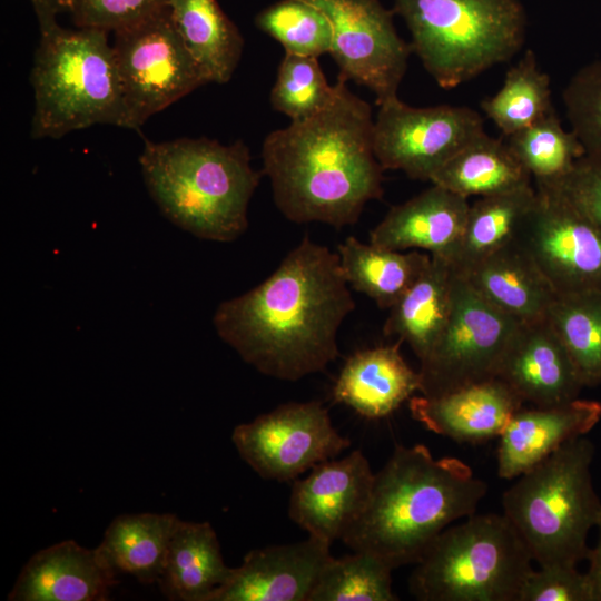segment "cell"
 <instances>
[{
	"mask_svg": "<svg viewBox=\"0 0 601 601\" xmlns=\"http://www.w3.org/2000/svg\"><path fill=\"white\" fill-rule=\"evenodd\" d=\"M354 308L338 254L305 236L264 282L223 302L213 322L244 362L295 382L337 358L338 329Z\"/></svg>",
	"mask_w": 601,
	"mask_h": 601,
	"instance_id": "cell-1",
	"label": "cell"
},
{
	"mask_svg": "<svg viewBox=\"0 0 601 601\" xmlns=\"http://www.w3.org/2000/svg\"><path fill=\"white\" fill-rule=\"evenodd\" d=\"M337 78L333 101L318 114L269 132L263 174L288 220L353 225L365 205L383 196V171L373 148L372 108Z\"/></svg>",
	"mask_w": 601,
	"mask_h": 601,
	"instance_id": "cell-2",
	"label": "cell"
},
{
	"mask_svg": "<svg viewBox=\"0 0 601 601\" xmlns=\"http://www.w3.org/2000/svg\"><path fill=\"white\" fill-rule=\"evenodd\" d=\"M486 492V483L463 461L435 459L423 444L396 445L342 541L393 570L416 563L450 524L475 513Z\"/></svg>",
	"mask_w": 601,
	"mask_h": 601,
	"instance_id": "cell-3",
	"label": "cell"
},
{
	"mask_svg": "<svg viewBox=\"0 0 601 601\" xmlns=\"http://www.w3.org/2000/svg\"><path fill=\"white\" fill-rule=\"evenodd\" d=\"M150 196L162 214L198 238L231 242L248 227L249 201L262 173L248 147L208 138L145 139L139 157Z\"/></svg>",
	"mask_w": 601,
	"mask_h": 601,
	"instance_id": "cell-4",
	"label": "cell"
},
{
	"mask_svg": "<svg viewBox=\"0 0 601 601\" xmlns=\"http://www.w3.org/2000/svg\"><path fill=\"white\" fill-rule=\"evenodd\" d=\"M40 40L30 82L35 111L33 139L60 138L98 124L122 127L120 79L108 32L39 23Z\"/></svg>",
	"mask_w": 601,
	"mask_h": 601,
	"instance_id": "cell-5",
	"label": "cell"
},
{
	"mask_svg": "<svg viewBox=\"0 0 601 601\" xmlns=\"http://www.w3.org/2000/svg\"><path fill=\"white\" fill-rule=\"evenodd\" d=\"M593 443L573 439L528 470L502 496L503 514L540 566L577 565L601 511L591 476Z\"/></svg>",
	"mask_w": 601,
	"mask_h": 601,
	"instance_id": "cell-6",
	"label": "cell"
},
{
	"mask_svg": "<svg viewBox=\"0 0 601 601\" xmlns=\"http://www.w3.org/2000/svg\"><path fill=\"white\" fill-rule=\"evenodd\" d=\"M412 51L443 89H453L509 61L523 47L520 0H394Z\"/></svg>",
	"mask_w": 601,
	"mask_h": 601,
	"instance_id": "cell-7",
	"label": "cell"
},
{
	"mask_svg": "<svg viewBox=\"0 0 601 601\" xmlns=\"http://www.w3.org/2000/svg\"><path fill=\"white\" fill-rule=\"evenodd\" d=\"M532 555L504 514H472L442 531L410 577L421 601H518Z\"/></svg>",
	"mask_w": 601,
	"mask_h": 601,
	"instance_id": "cell-8",
	"label": "cell"
},
{
	"mask_svg": "<svg viewBox=\"0 0 601 601\" xmlns=\"http://www.w3.org/2000/svg\"><path fill=\"white\" fill-rule=\"evenodd\" d=\"M114 33L124 128L138 130L152 115L208 83L180 38L169 8Z\"/></svg>",
	"mask_w": 601,
	"mask_h": 601,
	"instance_id": "cell-9",
	"label": "cell"
},
{
	"mask_svg": "<svg viewBox=\"0 0 601 601\" xmlns=\"http://www.w3.org/2000/svg\"><path fill=\"white\" fill-rule=\"evenodd\" d=\"M521 323L493 307L456 275L450 319L420 362L421 395L437 396L495 378Z\"/></svg>",
	"mask_w": 601,
	"mask_h": 601,
	"instance_id": "cell-10",
	"label": "cell"
},
{
	"mask_svg": "<svg viewBox=\"0 0 601 601\" xmlns=\"http://www.w3.org/2000/svg\"><path fill=\"white\" fill-rule=\"evenodd\" d=\"M373 148L384 170L431 181L435 173L472 140L484 134L481 115L469 107L417 108L398 97L378 105Z\"/></svg>",
	"mask_w": 601,
	"mask_h": 601,
	"instance_id": "cell-11",
	"label": "cell"
},
{
	"mask_svg": "<svg viewBox=\"0 0 601 601\" xmlns=\"http://www.w3.org/2000/svg\"><path fill=\"white\" fill-rule=\"evenodd\" d=\"M240 457L263 479L287 482L351 444L317 401L289 402L234 428Z\"/></svg>",
	"mask_w": 601,
	"mask_h": 601,
	"instance_id": "cell-12",
	"label": "cell"
},
{
	"mask_svg": "<svg viewBox=\"0 0 601 601\" xmlns=\"http://www.w3.org/2000/svg\"><path fill=\"white\" fill-rule=\"evenodd\" d=\"M332 26L329 53L338 77L370 89L376 105L397 97L412 52L396 32L393 12L378 0H305Z\"/></svg>",
	"mask_w": 601,
	"mask_h": 601,
	"instance_id": "cell-13",
	"label": "cell"
},
{
	"mask_svg": "<svg viewBox=\"0 0 601 601\" xmlns=\"http://www.w3.org/2000/svg\"><path fill=\"white\" fill-rule=\"evenodd\" d=\"M535 190L515 243L558 294L601 288V226L558 189Z\"/></svg>",
	"mask_w": 601,
	"mask_h": 601,
	"instance_id": "cell-14",
	"label": "cell"
},
{
	"mask_svg": "<svg viewBox=\"0 0 601 601\" xmlns=\"http://www.w3.org/2000/svg\"><path fill=\"white\" fill-rule=\"evenodd\" d=\"M374 477L368 460L359 450L341 460L321 462L305 479L295 480L288 515L311 536L332 544L342 540L364 512Z\"/></svg>",
	"mask_w": 601,
	"mask_h": 601,
	"instance_id": "cell-15",
	"label": "cell"
},
{
	"mask_svg": "<svg viewBox=\"0 0 601 601\" xmlns=\"http://www.w3.org/2000/svg\"><path fill=\"white\" fill-rule=\"evenodd\" d=\"M331 543L308 539L248 552L209 601H309Z\"/></svg>",
	"mask_w": 601,
	"mask_h": 601,
	"instance_id": "cell-16",
	"label": "cell"
},
{
	"mask_svg": "<svg viewBox=\"0 0 601 601\" xmlns=\"http://www.w3.org/2000/svg\"><path fill=\"white\" fill-rule=\"evenodd\" d=\"M496 378L534 406L579 398L584 387L562 341L546 317L523 322L500 363Z\"/></svg>",
	"mask_w": 601,
	"mask_h": 601,
	"instance_id": "cell-17",
	"label": "cell"
},
{
	"mask_svg": "<svg viewBox=\"0 0 601 601\" xmlns=\"http://www.w3.org/2000/svg\"><path fill=\"white\" fill-rule=\"evenodd\" d=\"M99 554L73 540L35 553L20 571L10 601H105L118 583Z\"/></svg>",
	"mask_w": 601,
	"mask_h": 601,
	"instance_id": "cell-18",
	"label": "cell"
},
{
	"mask_svg": "<svg viewBox=\"0 0 601 601\" xmlns=\"http://www.w3.org/2000/svg\"><path fill=\"white\" fill-rule=\"evenodd\" d=\"M600 420L601 403L591 400L522 406L499 436L497 475L506 480L520 476L564 443L587 435Z\"/></svg>",
	"mask_w": 601,
	"mask_h": 601,
	"instance_id": "cell-19",
	"label": "cell"
},
{
	"mask_svg": "<svg viewBox=\"0 0 601 601\" xmlns=\"http://www.w3.org/2000/svg\"><path fill=\"white\" fill-rule=\"evenodd\" d=\"M523 401L499 378L437 396H412V417L427 430L456 442L477 443L500 436Z\"/></svg>",
	"mask_w": 601,
	"mask_h": 601,
	"instance_id": "cell-20",
	"label": "cell"
},
{
	"mask_svg": "<svg viewBox=\"0 0 601 601\" xmlns=\"http://www.w3.org/2000/svg\"><path fill=\"white\" fill-rule=\"evenodd\" d=\"M469 207L466 197L433 184L392 207L370 233V243L393 250L423 249L445 256L463 233Z\"/></svg>",
	"mask_w": 601,
	"mask_h": 601,
	"instance_id": "cell-21",
	"label": "cell"
},
{
	"mask_svg": "<svg viewBox=\"0 0 601 601\" xmlns=\"http://www.w3.org/2000/svg\"><path fill=\"white\" fill-rule=\"evenodd\" d=\"M398 339L354 353L344 364L333 387V398L359 415L376 420L397 410L415 392L421 378L403 358Z\"/></svg>",
	"mask_w": 601,
	"mask_h": 601,
	"instance_id": "cell-22",
	"label": "cell"
},
{
	"mask_svg": "<svg viewBox=\"0 0 601 601\" xmlns=\"http://www.w3.org/2000/svg\"><path fill=\"white\" fill-rule=\"evenodd\" d=\"M457 275L493 307L522 323L545 317L558 294L516 243Z\"/></svg>",
	"mask_w": 601,
	"mask_h": 601,
	"instance_id": "cell-23",
	"label": "cell"
},
{
	"mask_svg": "<svg viewBox=\"0 0 601 601\" xmlns=\"http://www.w3.org/2000/svg\"><path fill=\"white\" fill-rule=\"evenodd\" d=\"M456 275L446 258L431 255L421 276L388 309L383 333L406 342L420 362L428 355L450 319Z\"/></svg>",
	"mask_w": 601,
	"mask_h": 601,
	"instance_id": "cell-24",
	"label": "cell"
},
{
	"mask_svg": "<svg viewBox=\"0 0 601 601\" xmlns=\"http://www.w3.org/2000/svg\"><path fill=\"white\" fill-rule=\"evenodd\" d=\"M230 571L210 523L179 519L158 584L169 600L209 601Z\"/></svg>",
	"mask_w": 601,
	"mask_h": 601,
	"instance_id": "cell-25",
	"label": "cell"
},
{
	"mask_svg": "<svg viewBox=\"0 0 601 601\" xmlns=\"http://www.w3.org/2000/svg\"><path fill=\"white\" fill-rule=\"evenodd\" d=\"M535 187L480 197L470 204L463 233L445 256L457 274L516 242L533 208ZM441 256V255H440Z\"/></svg>",
	"mask_w": 601,
	"mask_h": 601,
	"instance_id": "cell-26",
	"label": "cell"
},
{
	"mask_svg": "<svg viewBox=\"0 0 601 601\" xmlns=\"http://www.w3.org/2000/svg\"><path fill=\"white\" fill-rule=\"evenodd\" d=\"M173 22L208 83L228 82L242 58L244 38L216 0H169Z\"/></svg>",
	"mask_w": 601,
	"mask_h": 601,
	"instance_id": "cell-27",
	"label": "cell"
},
{
	"mask_svg": "<svg viewBox=\"0 0 601 601\" xmlns=\"http://www.w3.org/2000/svg\"><path fill=\"white\" fill-rule=\"evenodd\" d=\"M179 518L171 513H136L115 518L97 546L116 573L139 582H158Z\"/></svg>",
	"mask_w": 601,
	"mask_h": 601,
	"instance_id": "cell-28",
	"label": "cell"
},
{
	"mask_svg": "<svg viewBox=\"0 0 601 601\" xmlns=\"http://www.w3.org/2000/svg\"><path fill=\"white\" fill-rule=\"evenodd\" d=\"M348 286L365 294L382 309H390L421 276L431 254L403 253L348 236L337 246Z\"/></svg>",
	"mask_w": 601,
	"mask_h": 601,
	"instance_id": "cell-29",
	"label": "cell"
},
{
	"mask_svg": "<svg viewBox=\"0 0 601 601\" xmlns=\"http://www.w3.org/2000/svg\"><path fill=\"white\" fill-rule=\"evenodd\" d=\"M431 183L466 198L485 197L531 185V175L506 140L484 132L442 166Z\"/></svg>",
	"mask_w": 601,
	"mask_h": 601,
	"instance_id": "cell-30",
	"label": "cell"
},
{
	"mask_svg": "<svg viewBox=\"0 0 601 601\" xmlns=\"http://www.w3.org/2000/svg\"><path fill=\"white\" fill-rule=\"evenodd\" d=\"M545 317L584 387L601 384V288L556 294Z\"/></svg>",
	"mask_w": 601,
	"mask_h": 601,
	"instance_id": "cell-31",
	"label": "cell"
},
{
	"mask_svg": "<svg viewBox=\"0 0 601 601\" xmlns=\"http://www.w3.org/2000/svg\"><path fill=\"white\" fill-rule=\"evenodd\" d=\"M551 96L550 77L528 49L508 70L500 90L482 100L481 109L508 138L552 112Z\"/></svg>",
	"mask_w": 601,
	"mask_h": 601,
	"instance_id": "cell-32",
	"label": "cell"
},
{
	"mask_svg": "<svg viewBox=\"0 0 601 601\" xmlns=\"http://www.w3.org/2000/svg\"><path fill=\"white\" fill-rule=\"evenodd\" d=\"M506 142L536 187L555 186L585 155L578 136L563 128L555 110L508 137Z\"/></svg>",
	"mask_w": 601,
	"mask_h": 601,
	"instance_id": "cell-33",
	"label": "cell"
},
{
	"mask_svg": "<svg viewBox=\"0 0 601 601\" xmlns=\"http://www.w3.org/2000/svg\"><path fill=\"white\" fill-rule=\"evenodd\" d=\"M392 571L381 559L366 552L331 556L309 601H396Z\"/></svg>",
	"mask_w": 601,
	"mask_h": 601,
	"instance_id": "cell-34",
	"label": "cell"
},
{
	"mask_svg": "<svg viewBox=\"0 0 601 601\" xmlns=\"http://www.w3.org/2000/svg\"><path fill=\"white\" fill-rule=\"evenodd\" d=\"M255 24L278 41L285 52L316 58L329 53L332 26L319 9L305 0H280L260 11Z\"/></svg>",
	"mask_w": 601,
	"mask_h": 601,
	"instance_id": "cell-35",
	"label": "cell"
},
{
	"mask_svg": "<svg viewBox=\"0 0 601 601\" xmlns=\"http://www.w3.org/2000/svg\"><path fill=\"white\" fill-rule=\"evenodd\" d=\"M337 85L331 86L318 58L285 52L270 91L272 107L292 121L309 118L335 98Z\"/></svg>",
	"mask_w": 601,
	"mask_h": 601,
	"instance_id": "cell-36",
	"label": "cell"
},
{
	"mask_svg": "<svg viewBox=\"0 0 601 601\" xmlns=\"http://www.w3.org/2000/svg\"><path fill=\"white\" fill-rule=\"evenodd\" d=\"M563 100L585 155L601 158V60L584 67L570 80Z\"/></svg>",
	"mask_w": 601,
	"mask_h": 601,
	"instance_id": "cell-37",
	"label": "cell"
},
{
	"mask_svg": "<svg viewBox=\"0 0 601 601\" xmlns=\"http://www.w3.org/2000/svg\"><path fill=\"white\" fill-rule=\"evenodd\" d=\"M169 0H76L71 11L77 28L116 32L168 8Z\"/></svg>",
	"mask_w": 601,
	"mask_h": 601,
	"instance_id": "cell-38",
	"label": "cell"
},
{
	"mask_svg": "<svg viewBox=\"0 0 601 601\" xmlns=\"http://www.w3.org/2000/svg\"><path fill=\"white\" fill-rule=\"evenodd\" d=\"M518 601H592V592L577 565L552 564L531 570Z\"/></svg>",
	"mask_w": 601,
	"mask_h": 601,
	"instance_id": "cell-39",
	"label": "cell"
},
{
	"mask_svg": "<svg viewBox=\"0 0 601 601\" xmlns=\"http://www.w3.org/2000/svg\"><path fill=\"white\" fill-rule=\"evenodd\" d=\"M551 188L601 226V158L584 155L571 173Z\"/></svg>",
	"mask_w": 601,
	"mask_h": 601,
	"instance_id": "cell-40",
	"label": "cell"
},
{
	"mask_svg": "<svg viewBox=\"0 0 601 601\" xmlns=\"http://www.w3.org/2000/svg\"><path fill=\"white\" fill-rule=\"evenodd\" d=\"M36 16L38 18V23L56 20L57 14L61 12L72 11L76 0H30Z\"/></svg>",
	"mask_w": 601,
	"mask_h": 601,
	"instance_id": "cell-41",
	"label": "cell"
},
{
	"mask_svg": "<svg viewBox=\"0 0 601 601\" xmlns=\"http://www.w3.org/2000/svg\"><path fill=\"white\" fill-rule=\"evenodd\" d=\"M587 559L590 561L587 575L591 587L592 601H601V546L597 545L594 549H590Z\"/></svg>",
	"mask_w": 601,
	"mask_h": 601,
	"instance_id": "cell-42",
	"label": "cell"
},
{
	"mask_svg": "<svg viewBox=\"0 0 601 601\" xmlns=\"http://www.w3.org/2000/svg\"><path fill=\"white\" fill-rule=\"evenodd\" d=\"M597 526L599 528V541H598V544L597 545H600L601 546V511H600V515H599V519H598V522H597Z\"/></svg>",
	"mask_w": 601,
	"mask_h": 601,
	"instance_id": "cell-43",
	"label": "cell"
}]
</instances>
